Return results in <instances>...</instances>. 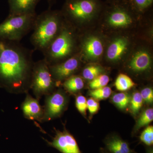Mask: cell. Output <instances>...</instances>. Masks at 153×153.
<instances>
[{"mask_svg": "<svg viewBox=\"0 0 153 153\" xmlns=\"http://www.w3.org/2000/svg\"><path fill=\"white\" fill-rule=\"evenodd\" d=\"M58 86L52 78L49 65L44 59L34 62L30 89L39 100L44 95L50 94Z\"/></svg>", "mask_w": 153, "mask_h": 153, "instance_id": "obj_5", "label": "cell"}, {"mask_svg": "<svg viewBox=\"0 0 153 153\" xmlns=\"http://www.w3.org/2000/svg\"><path fill=\"white\" fill-rule=\"evenodd\" d=\"M74 41L72 31L63 26L57 37L43 52L44 59L48 65L57 64L71 57L75 47Z\"/></svg>", "mask_w": 153, "mask_h": 153, "instance_id": "obj_3", "label": "cell"}, {"mask_svg": "<svg viewBox=\"0 0 153 153\" xmlns=\"http://www.w3.org/2000/svg\"><path fill=\"white\" fill-rule=\"evenodd\" d=\"M130 102L131 103L130 108L132 112L134 114H136L139 111L143 102L140 93L138 92L134 93Z\"/></svg>", "mask_w": 153, "mask_h": 153, "instance_id": "obj_24", "label": "cell"}, {"mask_svg": "<svg viewBox=\"0 0 153 153\" xmlns=\"http://www.w3.org/2000/svg\"><path fill=\"white\" fill-rule=\"evenodd\" d=\"M48 3H49V5H51V4H52V3H53V1L54 0H48Z\"/></svg>", "mask_w": 153, "mask_h": 153, "instance_id": "obj_32", "label": "cell"}, {"mask_svg": "<svg viewBox=\"0 0 153 153\" xmlns=\"http://www.w3.org/2000/svg\"><path fill=\"white\" fill-rule=\"evenodd\" d=\"M98 7L97 0H66L63 11L72 20L83 21L94 16Z\"/></svg>", "mask_w": 153, "mask_h": 153, "instance_id": "obj_6", "label": "cell"}, {"mask_svg": "<svg viewBox=\"0 0 153 153\" xmlns=\"http://www.w3.org/2000/svg\"><path fill=\"white\" fill-rule=\"evenodd\" d=\"M111 153L110 152H108V151H106L105 150H101V153Z\"/></svg>", "mask_w": 153, "mask_h": 153, "instance_id": "obj_31", "label": "cell"}, {"mask_svg": "<svg viewBox=\"0 0 153 153\" xmlns=\"http://www.w3.org/2000/svg\"><path fill=\"white\" fill-rule=\"evenodd\" d=\"M140 140L142 142L148 146H151L153 144V127L149 126L146 128L140 136Z\"/></svg>", "mask_w": 153, "mask_h": 153, "instance_id": "obj_25", "label": "cell"}, {"mask_svg": "<svg viewBox=\"0 0 153 153\" xmlns=\"http://www.w3.org/2000/svg\"><path fill=\"white\" fill-rule=\"evenodd\" d=\"M75 105L77 109L83 115L86 114L87 109V100L85 97L82 95L76 96L75 100Z\"/></svg>", "mask_w": 153, "mask_h": 153, "instance_id": "obj_26", "label": "cell"}, {"mask_svg": "<svg viewBox=\"0 0 153 153\" xmlns=\"http://www.w3.org/2000/svg\"><path fill=\"white\" fill-rule=\"evenodd\" d=\"M113 102L121 109H124L127 107L130 102V97L128 94L124 92L116 94L113 96Z\"/></svg>", "mask_w": 153, "mask_h": 153, "instance_id": "obj_19", "label": "cell"}, {"mask_svg": "<svg viewBox=\"0 0 153 153\" xmlns=\"http://www.w3.org/2000/svg\"><path fill=\"white\" fill-rule=\"evenodd\" d=\"M87 109L91 115L94 114L99 109V103L94 99L91 98L87 100Z\"/></svg>", "mask_w": 153, "mask_h": 153, "instance_id": "obj_29", "label": "cell"}, {"mask_svg": "<svg viewBox=\"0 0 153 153\" xmlns=\"http://www.w3.org/2000/svg\"><path fill=\"white\" fill-rule=\"evenodd\" d=\"M84 83L81 77L72 75L64 80L63 86L65 90L70 93L78 92L84 87Z\"/></svg>", "mask_w": 153, "mask_h": 153, "instance_id": "obj_17", "label": "cell"}, {"mask_svg": "<svg viewBox=\"0 0 153 153\" xmlns=\"http://www.w3.org/2000/svg\"><path fill=\"white\" fill-rule=\"evenodd\" d=\"M141 95L143 100L147 103H152L153 101V91L151 88H146L141 91Z\"/></svg>", "mask_w": 153, "mask_h": 153, "instance_id": "obj_28", "label": "cell"}, {"mask_svg": "<svg viewBox=\"0 0 153 153\" xmlns=\"http://www.w3.org/2000/svg\"><path fill=\"white\" fill-rule=\"evenodd\" d=\"M48 143L63 153H81L74 137L66 130L56 131L52 141Z\"/></svg>", "mask_w": 153, "mask_h": 153, "instance_id": "obj_9", "label": "cell"}, {"mask_svg": "<svg viewBox=\"0 0 153 153\" xmlns=\"http://www.w3.org/2000/svg\"><path fill=\"white\" fill-rule=\"evenodd\" d=\"M108 21L112 26L118 27L129 25L131 23L132 19L127 11L124 9L116 7L110 13Z\"/></svg>", "mask_w": 153, "mask_h": 153, "instance_id": "obj_12", "label": "cell"}, {"mask_svg": "<svg viewBox=\"0 0 153 153\" xmlns=\"http://www.w3.org/2000/svg\"><path fill=\"white\" fill-rule=\"evenodd\" d=\"M62 27L59 12L49 10L37 15L31 37V43L35 49L44 52Z\"/></svg>", "mask_w": 153, "mask_h": 153, "instance_id": "obj_2", "label": "cell"}, {"mask_svg": "<svg viewBox=\"0 0 153 153\" xmlns=\"http://www.w3.org/2000/svg\"><path fill=\"white\" fill-rule=\"evenodd\" d=\"M79 66L78 58L73 56L60 63L49 65V67L52 78L58 85L61 81L73 75Z\"/></svg>", "mask_w": 153, "mask_h": 153, "instance_id": "obj_8", "label": "cell"}, {"mask_svg": "<svg viewBox=\"0 0 153 153\" xmlns=\"http://www.w3.org/2000/svg\"><path fill=\"white\" fill-rule=\"evenodd\" d=\"M151 61L150 55L148 52L140 51L137 52L132 59L130 67L135 72L144 71L149 68Z\"/></svg>", "mask_w": 153, "mask_h": 153, "instance_id": "obj_14", "label": "cell"}, {"mask_svg": "<svg viewBox=\"0 0 153 153\" xmlns=\"http://www.w3.org/2000/svg\"><path fill=\"white\" fill-rule=\"evenodd\" d=\"M37 14L9 15L0 24V39L19 42L33 30Z\"/></svg>", "mask_w": 153, "mask_h": 153, "instance_id": "obj_4", "label": "cell"}, {"mask_svg": "<svg viewBox=\"0 0 153 153\" xmlns=\"http://www.w3.org/2000/svg\"><path fill=\"white\" fill-rule=\"evenodd\" d=\"M134 85L135 83L131 78L123 74H120L115 82V85L117 89L122 91L129 90Z\"/></svg>", "mask_w": 153, "mask_h": 153, "instance_id": "obj_18", "label": "cell"}, {"mask_svg": "<svg viewBox=\"0 0 153 153\" xmlns=\"http://www.w3.org/2000/svg\"><path fill=\"white\" fill-rule=\"evenodd\" d=\"M112 93L111 88L108 86L94 89L90 92L92 98L98 100L106 99L109 97Z\"/></svg>", "mask_w": 153, "mask_h": 153, "instance_id": "obj_21", "label": "cell"}, {"mask_svg": "<svg viewBox=\"0 0 153 153\" xmlns=\"http://www.w3.org/2000/svg\"><path fill=\"white\" fill-rule=\"evenodd\" d=\"M33 51L19 42L0 39V86L14 94L30 89Z\"/></svg>", "mask_w": 153, "mask_h": 153, "instance_id": "obj_1", "label": "cell"}, {"mask_svg": "<svg viewBox=\"0 0 153 153\" xmlns=\"http://www.w3.org/2000/svg\"><path fill=\"white\" fill-rule=\"evenodd\" d=\"M109 78L106 74H100L89 82V86L92 90L105 87L108 84Z\"/></svg>", "mask_w": 153, "mask_h": 153, "instance_id": "obj_22", "label": "cell"}, {"mask_svg": "<svg viewBox=\"0 0 153 153\" xmlns=\"http://www.w3.org/2000/svg\"><path fill=\"white\" fill-rule=\"evenodd\" d=\"M40 0H8L10 13L9 15L36 13L35 10Z\"/></svg>", "mask_w": 153, "mask_h": 153, "instance_id": "obj_11", "label": "cell"}, {"mask_svg": "<svg viewBox=\"0 0 153 153\" xmlns=\"http://www.w3.org/2000/svg\"><path fill=\"white\" fill-rule=\"evenodd\" d=\"M134 8L140 11H143L149 7L152 4L153 0H131Z\"/></svg>", "mask_w": 153, "mask_h": 153, "instance_id": "obj_27", "label": "cell"}, {"mask_svg": "<svg viewBox=\"0 0 153 153\" xmlns=\"http://www.w3.org/2000/svg\"><path fill=\"white\" fill-rule=\"evenodd\" d=\"M67 98L63 91L58 89L46 96L42 123L59 117L66 109Z\"/></svg>", "mask_w": 153, "mask_h": 153, "instance_id": "obj_7", "label": "cell"}, {"mask_svg": "<svg viewBox=\"0 0 153 153\" xmlns=\"http://www.w3.org/2000/svg\"><path fill=\"white\" fill-rule=\"evenodd\" d=\"M146 153H153L152 148H149L147 150Z\"/></svg>", "mask_w": 153, "mask_h": 153, "instance_id": "obj_30", "label": "cell"}, {"mask_svg": "<svg viewBox=\"0 0 153 153\" xmlns=\"http://www.w3.org/2000/svg\"><path fill=\"white\" fill-rule=\"evenodd\" d=\"M108 151L111 153H136L128 144L117 136L109 137L105 141Z\"/></svg>", "mask_w": 153, "mask_h": 153, "instance_id": "obj_13", "label": "cell"}, {"mask_svg": "<svg viewBox=\"0 0 153 153\" xmlns=\"http://www.w3.org/2000/svg\"><path fill=\"white\" fill-rule=\"evenodd\" d=\"M153 120V109L152 108H148L143 113L137 122L136 129H139L147 125Z\"/></svg>", "mask_w": 153, "mask_h": 153, "instance_id": "obj_20", "label": "cell"}, {"mask_svg": "<svg viewBox=\"0 0 153 153\" xmlns=\"http://www.w3.org/2000/svg\"><path fill=\"white\" fill-rule=\"evenodd\" d=\"M21 108L26 119L42 123L44 115V108L41 106L37 99L34 98L28 93L26 94Z\"/></svg>", "mask_w": 153, "mask_h": 153, "instance_id": "obj_10", "label": "cell"}, {"mask_svg": "<svg viewBox=\"0 0 153 153\" xmlns=\"http://www.w3.org/2000/svg\"><path fill=\"white\" fill-rule=\"evenodd\" d=\"M85 55L91 58H97L100 57L103 51L101 41L98 38L92 37L87 39L83 45Z\"/></svg>", "mask_w": 153, "mask_h": 153, "instance_id": "obj_15", "label": "cell"}, {"mask_svg": "<svg viewBox=\"0 0 153 153\" xmlns=\"http://www.w3.org/2000/svg\"><path fill=\"white\" fill-rule=\"evenodd\" d=\"M127 43L124 39L119 38L115 40L108 49L107 56L111 60L119 59L126 49Z\"/></svg>", "mask_w": 153, "mask_h": 153, "instance_id": "obj_16", "label": "cell"}, {"mask_svg": "<svg viewBox=\"0 0 153 153\" xmlns=\"http://www.w3.org/2000/svg\"><path fill=\"white\" fill-rule=\"evenodd\" d=\"M102 72L101 67L99 66H91L86 67L82 71V76L85 79L91 80L98 76Z\"/></svg>", "mask_w": 153, "mask_h": 153, "instance_id": "obj_23", "label": "cell"}]
</instances>
